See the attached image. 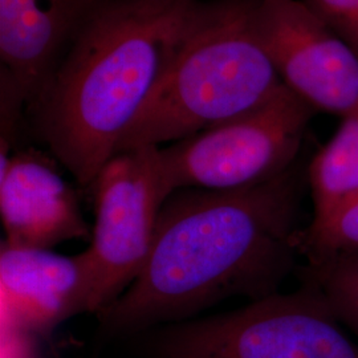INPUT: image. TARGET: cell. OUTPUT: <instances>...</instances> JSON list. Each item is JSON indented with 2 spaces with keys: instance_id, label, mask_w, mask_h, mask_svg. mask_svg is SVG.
Listing matches in <instances>:
<instances>
[{
  "instance_id": "6da1fadb",
  "label": "cell",
  "mask_w": 358,
  "mask_h": 358,
  "mask_svg": "<svg viewBox=\"0 0 358 358\" xmlns=\"http://www.w3.org/2000/svg\"><path fill=\"white\" fill-rule=\"evenodd\" d=\"M301 196L294 166L241 189L173 192L141 273L96 315L103 331H148L190 320L232 296L254 301L276 294L300 254Z\"/></svg>"
},
{
  "instance_id": "7a4b0ae2",
  "label": "cell",
  "mask_w": 358,
  "mask_h": 358,
  "mask_svg": "<svg viewBox=\"0 0 358 358\" xmlns=\"http://www.w3.org/2000/svg\"><path fill=\"white\" fill-rule=\"evenodd\" d=\"M210 3L103 0L26 115L77 183L90 189L167 76Z\"/></svg>"
},
{
  "instance_id": "3957f363",
  "label": "cell",
  "mask_w": 358,
  "mask_h": 358,
  "mask_svg": "<svg viewBox=\"0 0 358 358\" xmlns=\"http://www.w3.org/2000/svg\"><path fill=\"white\" fill-rule=\"evenodd\" d=\"M257 3H210L203 22L127 129L115 154L180 141L255 109L282 88L256 36Z\"/></svg>"
},
{
  "instance_id": "277c9868",
  "label": "cell",
  "mask_w": 358,
  "mask_h": 358,
  "mask_svg": "<svg viewBox=\"0 0 358 358\" xmlns=\"http://www.w3.org/2000/svg\"><path fill=\"white\" fill-rule=\"evenodd\" d=\"M149 349L154 358H358V344L309 285L236 310L158 327Z\"/></svg>"
},
{
  "instance_id": "5b68a950",
  "label": "cell",
  "mask_w": 358,
  "mask_h": 358,
  "mask_svg": "<svg viewBox=\"0 0 358 358\" xmlns=\"http://www.w3.org/2000/svg\"><path fill=\"white\" fill-rule=\"evenodd\" d=\"M316 113L282 85L255 109L161 148L169 185L232 190L275 178L294 166Z\"/></svg>"
},
{
  "instance_id": "8992f818",
  "label": "cell",
  "mask_w": 358,
  "mask_h": 358,
  "mask_svg": "<svg viewBox=\"0 0 358 358\" xmlns=\"http://www.w3.org/2000/svg\"><path fill=\"white\" fill-rule=\"evenodd\" d=\"M90 190L96 222L90 248L85 312L97 315L138 278L150 255L159 211L174 192L159 146L115 154Z\"/></svg>"
},
{
  "instance_id": "52a82bcc",
  "label": "cell",
  "mask_w": 358,
  "mask_h": 358,
  "mask_svg": "<svg viewBox=\"0 0 358 358\" xmlns=\"http://www.w3.org/2000/svg\"><path fill=\"white\" fill-rule=\"evenodd\" d=\"M254 28L282 84L316 112L358 105V56L303 0H259Z\"/></svg>"
},
{
  "instance_id": "ba28073f",
  "label": "cell",
  "mask_w": 358,
  "mask_h": 358,
  "mask_svg": "<svg viewBox=\"0 0 358 358\" xmlns=\"http://www.w3.org/2000/svg\"><path fill=\"white\" fill-rule=\"evenodd\" d=\"M1 247L51 250L66 241L92 238L76 194L48 155L35 149L13 152L0 165Z\"/></svg>"
},
{
  "instance_id": "9c48e42d",
  "label": "cell",
  "mask_w": 358,
  "mask_h": 358,
  "mask_svg": "<svg viewBox=\"0 0 358 358\" xmlns=\"http://www.w3.org/2000/svg\"><path fill=\"white\" fill-rule=\"evenodd\" d=\"M88 262L50 250L1 247V325L50 336L53 329L85 312Z\"/></svg>"
},
{
  "instance_id": "30bf717a",
  "label": "cell",
  "mask_w": 358,
  "mask_h": 358,
  "mask_svg": "<svg viewBox=\"0 0 358 358\" xmlns=\"http://www.w3.org/2000/svg\"><path fill=\"white\" fill-rule=\"evenodd\" d=\"M101 1L0 0V66L13 77L27 108Z\"/></svg>"
},
{
  "instance_id": "8fae6325",
  "label": "cell",
  "mask_w": 358,
  "mask_h": 358,
  "mask_svg": "<svg viewBox=\"0 0 358 358\" xmlns=\"http://www.w3.org/2000/svg\"><path fill=\"white\" fill-rule=\"evenodd\" d=\"M340 128L308 167L313 215L358 192V105L341 117Z\"/></svg>"
},
{
  "instance_id": "7c38bea8",
  "label": "cell",
  "mask_w": 358,
  "mask_h": 358,
  "mask_svg": "<svg viewBox=\"0 0 358 358\" xmlns=\"http://www.w3.org/2000/svg\"><path fill=\"white\" fill-rule=\"evenodd\" d=\"M299 252L309 260V267L358 252V192L313 215L300 231Z\"/></svg>"
},
{
  "instance_id": "4fadbf2b",
  "label": "cell",
  "mask_w": 358,
  "mask_h": 358,
  "mask_svg": "<svg viewBox=\"0 0 358 358\" xmlns=\"http://www.w3.org/2000/svg\"><path fill=\"white\" fill-rule=\"evenodd\" d=\"M308 282L337 319L358 334V252L309 267Z\"/></svg>"
},
{
  "instance_id": "5bb4252c",
  "label": "cell",
  "mask_w": 358,
  "mask_h": 358,
  "mask_svg": "<svg viewBox=\"0 0 358 358\" xmlns=\"http://www.w3.org/2000/svg\"><path fill=\"white\" fill-rule=\"evenodd\" d=\"M358 56V0H303Z\"/></svg>"
},
{
  "instance_id": "9a60e30c",
  "label": "cell",
  "mask_w": 358,
  "mask_h": 358,
  "mask_svg": "<svg viewBox=\"0 0 358 358\" xmlns=\"http://www.w3.org/2000/svg\"><path fill=\"white\" fill-rule=\"evenodd\" d=\"M38 336L11 325H1V358H38Z\"/></svg>"
}]
</instances>
